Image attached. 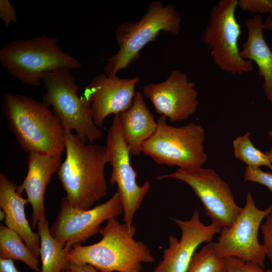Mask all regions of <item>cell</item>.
<instances>
[{
    "mask_svg": "<svg viewBox=\"0 0 272 272\" xmlns=\"http://www.w3.org/2000/svg\"><path fill=\"white\" fill-rule=\"evenodd\" d=\"M139 77L120 78L105 74L96 76L86 86L83 96L91 104L93 120L98 127L110 114L117 115L132 105Z\"/></svg>",
    "mask_w": 272,
    "mask_h": 272,
    "instance_id": "9a60e30c",
    "label": "cell"
},
{
    "mask_svg": "<svg viewBox=\"0 0 272 272\" xmlns=\"http://www.w3.org/2000/svg\"><path fill=\"white\" fill-rule=\"evenodd\" d=\"M261 229L266 256L272 264V213L266 216Z\"/></svg>",
    "mask_w": 272,
    "mask_h": 272,
    "instance_id": "4316f807",
    "label": "cell"
},
{
    "mask_svg": "<svg viewBox=\"0 0 272 272\" xmlns=\"http://www.w3.org/2000/svg\"><path fill=\"white\" fill-rule=\"evenodd\" d=\"M157 129L142 147V153L158 164L176 166L192 170L202 167L208 159L205 151L206 134L199 124L191 122L176 127L165 116L158 118Z\"/></svg>",
    "mask_w": 272,
    "mask_h": 272,
    "instance_id": "8992f818",
    "label": "cell"
},
{
    "mask_svg": "<svg viewBox=\"0 0 272 272\" xmlns=\"http://www.w3.org/2000/svg\"><path fill=\"white\" fill-rule=\"evenodd\" d=\"M122 213L117 191L104 203L86 210L74 208L64 197L50 232L69 252L74 246L81 244L99 232L104 221L116 218Z\"/></svg>",
    "mask_w": 272,
    "mask_h": 272,
    "instance_id": "7c38bea8",
    "label": "cell"
},
{
    "mask_svg": "<svg viewBox=\"0 0 272 272\" xmlns=\"http://www.w3.org/2000/svg\"><path fill=\"white\" fill-rule=\"evenodd\" d=\"M0 258L19 260L30 268L41 272L38 257L15 231L0 224Z\"/></svg>",
    "mask_w": 272,
    "mask_h": 272,
    "instance_id": "44dd1931",
    "label": "cell"
},
{
    "mask_svg": "<svg viewBox=\"0 0 272 272\" xmlns=\"http://www.w3.org/2000/svg\"><path fill=\"white\" fill-rule=\"evenodd\" d=\"M171 219L180 228L181 237L180 240L173 236L169 237V247L164 250L162 260L152 272H187L197 247L202 243L212 242L221 230L212 223L204 224L197 209L189 220Z\"/></svg>",
    "mask_w": 272,
    "mask_h": 272,
    "instance_id": "5bb4252c",
    "label": "cell"
},
{
    "mask_svg": "<svg viewBox=\"0 0 272 272\" xmlns=\"http://www.w3.org/2000/svg\"><path fill=\"white\" fill-rule=\"evenodd\" d=\"M266 272H272V269H268L266 270Z\"/></svg>",
    "mask_w": 272,
    "mask_h": 272,
    "instance_id": "836d02e7",
    "label": "cell"
},
{
    "mask_svg": "<svg viewBox=\"0 0 272 272\" xmlns=\"http://www.w3.org/2000/svg\"><path fill=\"white\" fill-rule=\"evenodd\" d=\"M181 20V15L173 5L164 6L160 1L152 2L146 13L138 21L123 22L117 27L115 39L119 49L106 59L105 74L108 76H116L136 61L142 49L155 41L160 32L178 34Z\"/></svg>",
    "mask_w": 272,
    "mask_h": 272,
    "instance_id": "5b68a950",
    "label": "cell"
},
{
    "mask_svg": "<svg viewBox=\"0 0 272 272\" xmlns=\"http://www.w3.org/2000/svg\"><path fill=\"white\" fill-rule=\"evenodd\" d=\"M0 18L5 23L7 27L12 23H16L17 17L13 6L9 0L0 1Z\"/></svg>",
    "mask_w": 272,
    "mask_h": 272,
    "instance_id": "83f0119b",
    "label": "cell"
},
{
    "mask_svg": "<svg viewBox=\"0 0 272 272\" xmlns=\"http://www.w3.org/2000/svg\"><path fill=\"white\" fill-rule=\"evenodd\" d=\"M268 135L272 138V128L268 132Z\"/></svg>",
    "mask_w": 272,
    "mask_h": 272,
    "instance_id": "d6a6232c",
    "label": "cell"
},
{
    "mask_svg": "<svg viewBox=\"0 0 272 272\" xmlns=\"http://www.w3.org/2000/svg\"><path fill=\"white\" fill-rule=\"evenodd\" d=\"M66 156L57 172L69 203L86 210L107 193L105 167L108 163L105 145L89 143L65 130Z\"/></svg>",
    "mask_w": 272,
    "mask_h": 272,
    "instance_id": "6da1fadb",
    "label": "cell"
},
{
    "mask_svg": "<svg viewBox=\"0 0 272 272\" xmlns=\"http://www.w3.org/2000/svg\"><path fill=\"white\" fill-rule=\"evenodd\" d=\"M263 23L260 15L245 21L248 37L240 54L243 59L253 61L257 65L259 75L264 79L265 94L272 105V51L263 37Z\"/></svg>",
    "mask_w": 272,
    "mask_h": 272,
    "instance_id": "d6986e66",
    "label": "cell"
},
{
    "mask_svg": "<svg viewBox=\"0 0 272 272\" xmlns=\"http://www.w3.org/2000/svg\"><path fill=\"white\" fill-rule=\"evenodd\" d=\"M99 232L102 239L98 242L74 246L67 254L69 261L89 264L100 272H142L143 263L155 262L149 248L134 239L133 225L113 218Z\"/></svg>",
    "mask_w": 272,
    "mask_h": 272,
    "instance_id": "3957f363",
    "label": "cell"
},
{
    "mask_svg": "<svg viewBox=\"0 0 272 272\" xmlns=\"http://www.w3.org/2000/svg\"><path fill=\"white\" fill-rule=\"evenodd\" d=\"M166 178L178 179L190 186L200 199L211 223L221 228L232 225L242 210L236 203L229 184L213 169L178 168L157 177L159 180Z\"/></svg>",
    "mask_w": 272,
    "mask_h": 272,
    "instance_id": "8fae6325",
    "label": "cell"
},
{
    "mask_svg": "<svg viewBox=\"0 0 272 272\" xmlns=\"http://www.w3.org/2000/svg\"><path fill=\"white\" fill-rule=\"evenodd\" d=\"M224 259L227 272H266L260 266L237 257H228Z\"/></svg>",
    "mask_w": 272,
    "mask_h": 272,
    "instance_id": "484cf974",
    "label": "cell"
},
{
    "mask_svg": "<svg viewBox=\"0 0 272 272\" xmlns=\"http://www.w3.org/2000/svg\"><path fill=\"white\" fill-rule=\"evenodd\" d=\"M71 272H100L92 265L87 263L70 262Z\"/></svg>",
    "mask_w": 272,
    "mask_h": 272,
    "instance_id": "f1b7e54d",
    "label": "cell"
},
{
    "mask_svg": "<svg viewBox=\"0 0 272 272\" xmlns=\"http://www.w3.org/2000/svg\"><path fill=\"white\" fill-rule=\"evenodd\" d=\"M0 62L21 83L38 87L44 74L77 70L82 63L58 45L56 37L45 35L10 42L0 48Z\"/></svg>",
    "mask_w": 272,
    "mask_h": 272,
    "instance_id": "277c9868",
    "label": "cell"
},
{
    "mask_svg": "<svg viewBox=\"0 0 272 272\" xmlns=\"http://www.w3.org/2000/svg\"><path fill=\"white\" fill-rule=\"evenodd\" d=\"M264 152L268 157L272 163V147L269 151H265Z\"/></svg>",
    "mask_w": 272,
    "mask_h": 272,
    "instance_id": "1f68e13d",
    "label": "cell"
},
{
    "mask_svg": "<svg viewBox=\"0 0 272 272\" xmlns=\"http://www.w3.org/2000/svg\"><path fill=\"white\" fill-rule=\"evenodd\" d=\"M2 105L8 128L24 152L61 156L65 131L49 107L31 97L10 93L4 95Z\"/></svg>",
    "mask_w": 272,
    "mask_h": 272,
    "instance_id": "7a4b0ae2",
    "label": "cell"
},
{
    "mask_svg": "<svg viewBox=\"0 0 272 272\" xmlns=\"http://www.w3.org/2000/svg\"><path fill=\"white\" fill-rule=\"evenodd\" d=\"M0 272H19L14 259L0 258Z\"/></svg>",
    "mask_w": 272,
    "mask_h": 272,
    "instance_id": "f546056e",
    "label": "cell"
},
{
    "mask_svg": "<svg viewBox=\"0 0 272 272\" xmlns=\"http://www.w3.org/2000/svg\"><path fill=\"white\" fill-rule=\"evenodd\" d=\"M244 179L264 185L272 192V173L265 172L259 167L246 166Z\"/></svg>",
    "mask_w": 272,
    "mask_h": 272,
    "instance_id": "d4e9b609",
    "label": "cell"
},
{
    "mask_svg": "<svg viewBox=\"0 0 272 272\" xmlns=\"http://www.w3.org/2000/svg\"><path fill=\"white\" fill-rule=\"evenodd\" d=\"M237 7L251 14L272 15V0H237Z\"/></svg>",
    "mask_w": 272,
    "mask_h": 272,
    "instance_id": "cb8c5ba5",
    "label": "cell"
},
{
    "mask_svg": "<svg viewBox=\"0 0 272 272\" xmlns=\"http://www.w3.org/2000/svg\"><path fill=\"white\" fill-rule=\"evenodd\" d=\"M237 7V0H221L213 5L202 41L220 69L241 75L250 72L253 63L240 56L238 41L241 29L235 17Z\"/></svg>",
    "mask_w": 272,
    "mask_h": 272,
    "instance_id": "ba28073f",
    "label": "cell"
},
{
    "mask_svg": "<svg viewBox=\"0 0 272 272\" xmlns=\"http://www.w3.org/2000/svg\"><path fill=\"white\" fill-rule=\"evenodd\" d=\"M18 186L0 173V207L4 212L5 223L16 231L38 257L40 253L39 233L31 229L26 218L25 206L28 203L17 191Z\"/></svg>",
    "mask_w": 272,
    "mask_h": 272,
    "instance_id": "e0dca14e",
    "label": "cell"
},
{
    "mask_svg": "<svg viewBox=\"0 0 272 272\" xmlns=\"http://www.w3.org/2000/svg\"><path fill=\"white\" fill-rule=\"evenodd\" d=\"M250 133L246 132L237 137L233 142L234 155L236 158L242 161L247 166L259 167L266 166L272 170V163L268 157L252 144Z\"/></svg>",
    "mask_w": 272,
    "mask_h": 272,
    "instance_id": "7402d4cb",
    "label": "cell"
},
{
    "mask_svg": "<svg viewBox=\"0 0 272 272\" xmlns=\"http://www.w3.org/2000/svg\"><path fill=\"white\" fill-rule=\"evenodd\" d=\"M105 146L108 163L112 167L109 183L117 186L116 191L122 205L123 220L131 227L134 216L151 185L148 180L141 186L137 182V174L130 163V150L123 138L118 115L114 116L108 130Z\"/></svg>",
    "mask_w": 272,
    "mask_h": 272,
    "instance_id": "30bf717a",
    "label": "cell"
},
{
    "mask_svg": "<svg viewBox=\"0 0 272 272\" xmlns=\"http://www.w3.org/2000/svg\"><path fill=\"white\" fill-rule=\"evenodd\" d=\"M264 29L272 31V15H269L263 23Z\"/></svg>",
    "mask_w": 272,
    "mask_h": 272,
    "instance_id": "4dcf8cb0",
    "label": "cell"
},
{
    "mask_svg": "<svg viewBox=\"0 0 272 272\" xmlns=\"http://www.w3.org/2000/svg\"><path fill=\"white\" fill-rule=\"evenodd\" d=\"M42 83L46 89L42 102L52 107L54 115L65 130L75 131L89 143L101 138L102 132L94 122L91 104L79 95V87L70 70L45 73Z\"/></svg>",
    "mask_w": 272,
    "mask_h": 272,
    "instance_id": "52a82bcc",
    "label": "cell"
},
{
    "mask_svg": "<svg viewBox=\"0 0 272 272\" xmlns=\"http://www.w3.org/2000/svg\"><path fill=\"white\" fill-rule=\"evenodd\" d=\"M118 116L131 155L139 156L143 144L153 135L157 127V122L147 107L143 94L137 92L131 107Z\"/></svg>",
    "mask_w": 272,
    "mask_h": 272,
    "instance_id": "ac0fdd59",
    "label": "cell"
},
{
    "mask_svg": "<svg viewBox=\"0 0 272 272\" xmlns=\"http://www.w3.org/2000/svg\"><path fill=\"white\" fill-rule=\"evenodd\" d=\"M37 228L40 239L41 272H62L69 268V251L63 244L52 236L47 220L45 218L39 220Z\"/></svg>",
    "mask_w": 272,
    "mask_h": 272,
    "instance_id": "ffe728a7",
    "label": "cell"
},
{
    "mask_svg": "<svg viewBox=\"0 0 272 272\" xmlns=\"http://www.w3.org/2000/svg\"><path fill=\"white\" fill-rule=\"evenodd\" d=\"M143 92L156 112L170 122L186 120L198 105L195 83L189 81L186 75L179 70L171 71L163 82L145 85Z\"/></svg>",
    "mask_w": 272,
    "mask_h": 272,
    "instance_id": "4fadbf2b",
    "label": "cell"
},
{
    "mask_svg": "<svg viewBox=\"0 0 272 272\" xmlns=\"http://www.w3.org/2000/svg\"><path fill=\"white\" fill-rule=\"evenodd\" d=\"M187 272H227L225 259L217 256L213 241L195 252Z\"/></svg>",
    "mask_w": 272,
    "mask_h": 272,
    "instance_id": "603a6c76",
    "label": "cell"
},
{
    "mask_svg": "<svg viewBox=\"0 0 272 272\" xmlns=\"http://www.w3.org/2000/svg\"><path fill=\"white\" fill-rule=\"evenodd\" d=\"M27 159V174L17 191L21 195L25 192L28 202L32 206L34 229L39 220L45 219L44 194L53 175L59 170L61 160V155L34 152L28 153Z\"/></svg>",
    "mask_w": 272,
    "mask_h": 272,
    "instance_id": "2e32d148",
    "label": "cell"
},
{
    "mask_svg": "<svg viewBox=\"0 0 272 272\" xmlns=\"http://www.w3.org/2000/svg\"><path fill=\"white\" fill-rule=\"evenodd\" d=\"M272 213V203L264 210L258 208L250 191L244 207L235 222L221 228L218 241L214 243L217 256L235 257L246 262L264 266L266 253L258 240V230L263 220Z\"/></svg>",
    "mask_w": 272,
    "mask_h": 272,
    "instance_id": "9c48e42d",
    "label": "cell"
}]
</instances>
